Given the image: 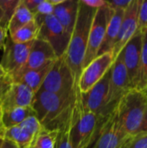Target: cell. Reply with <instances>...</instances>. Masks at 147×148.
Segmentation results:
<instances>
[{"label": "cell", "mask_w": 147, "mask_h": 148, "mask_svg": "<svg viewBox=\"0 0 147 148\" xmlns=\"http://www.w3.org/2000/svg\"><path fill=\"white\" fill-rule=\"evenodd\" d=\"M79 88L67 94H53L39 90L34 95L31 107L42 127L57 131L71 116Z\"/></svg>", "instance_id": "cell-1"}, {"label": "cell", "mask_w": 147, "mask_h": 148, "mask_svg": "<svg viewBox=\"0 0 147 148\" xmlns=\"http://www.w3.org/2000/svg\"><path fill=\"white\" fill-rule=\"evenodd\" d=\"M96 10H97L85 5L79 0L76 22L70 36L68 49L64 54L66 62L69 66L77 84L82 71L88 36Z\"/></svg>", "instance_id": "cell-2"}, {"label": "cell", "mask_w": 147, "mask_h": 148, "mask_svg": "<svg viewBox=\"0 0 147 148\" xmlns=\"http://www.w3.org/2000/svg\"><path fill=\"white\" fill-rule=\"evenodd\" d=\"M104 117H100L83 107L79 91L71 116L70 140L72 148L90 147Z\"/></svg>", "instance_id": "cell-3"}, {"label": "cell", "mask_w": 147, "mask_h": 148, "mask_svg": "<svg viewBox=\"0 0 147 148\" xmlns=\"http://www.w3.org/2000/svg\"><path fill=\"white\" fill-rule=\"evenodd\" d=\"M120 122L129 136L138 134L147 108V96L143 90L133 88L124 94L117 103Z\"/></svg>", "instance_id": "cell-4"}, {"label": "cell", "mask_w": 147, "mask_h": 148, "mask_svg": "<svg viewBox=\"0 0 147 148\" xmlns=\"http://www.w3.org/2000/svg\"><path fill=\"white\" fill-rule=\"evenodd\" d=\"M130 137L120 122L116 104L113 110L102 119L89 148H122Z\"/></svg>", "instance_id": "cell-5"}, {"label": "cell", "mask_w": 147, "mask_h": 148, "mask_svg": "<svg viewBox=\"0 0 147 148\" xmlns=\"http://www.w3.org/2000/svg\"><path fill=\"white\" fill-rule=\"evenodd\" d=\"M34 18L39 26L37 38L49 42L57 57L62 56L68 49L71 36L65 30L54 15H36Z\"/></svg>", "instance_id": "cell-6"}, {"label": "cell", "mask_w": 147, "mask_h": 148, "mask_svg": "<svg viewBox=\"0 0 147 148\" xmlns=\"http://www.w3.org/2000/svg\"><path fill=\"white\" fill-rule=\"evenodd\" d=\"M76 87L78 84L75 82L74 75L63 55L54 62L40 90L53 94H67Z\"/></svg>", "instance_id": "cell-7"}, {"label": "cell", "mask_w": 147, "mask_h": 148, "mask_svg": "<svg viewBox=\"0 0 147 148\" xmlns=\"http://www.w3.org/2000/svg\"><path fill=\"white\" fill-rule=\"evenodd\" d=\"M111 14L112 10L107 6V4L96 10L88 36V46L83 61L82 69L98 56L99 50L105 37L107 26Z\"/></svg>", "instance_id": "cell-8"}, {"label": "cell", "mask_w": 147, "mask_h": 148, "mask_svg": "<svg viewBox=\"0 0 147 148\" xmlns=\"http://www.w3.org/2000/svg\"><path fill=\"white\" fill-rule=\"evenodd\" d=\"M142 42L143 33L137 29L136 33L128 41L120 53L122 56L124 65L127 71L130 89H139Z\"/></svg>", "instance_id": "cell-9"}, {"label": "cell", "mask_w": 147, "mask_h": 148, "mask_svg": "<svg viewBox=\"0 0 147 148\" xmlns=\"http://www.w3.org/2000/svg\"><path fill=\"white\" fill-rule=\"evenodd\" d=\"M110 75L111 68L89 91L87 93H81L83 107L100 117H104L111 112H108L107 109Z\"/></svg>", "instance_id": "cell-10"}, {"label": "cell", "mask_w": 147, "mask_h": 148, "mask_svg": "<svg viewBox=\"0 0 147 148\" xmlns=\"http://www.w3.org/2000/svg\"><path fill=\"white\" fill-rule=\"evenodd\" d=\"M34 41L26 43H16L11 40L9 35L7 36L0 62L1 67L7 75H11L24 66Z\"/></svg>", "instance_id": "cell-11"}, {"label": "cell", "mask_w": 147, "mask_h": 148, "mask_svg": "<svg viewBox=\"0 0 147 148\" xmlns=\"http://www.w3.org/2000/svg\"><path fill=\"white\" fill-rule=\"evenodd\" d=\"M130 89L126 69L124 65L120 54L115 58L111 67L107 109L108 112L116 106L120 98Z\"/></svg>", "instance_id": "cell-12"}, {"label": "cell", "mask_w": 147, "mask_h": 148, "mask_svg": "<svg viewBox=\"0 0 147 148\" xmlns=\"http://www.w3.org/2000/svg\"><path fill=\"white\" fill-rule=\"evenodd\" d=\"M113 63L112 52L98 56L87 67H85L78 81V88L81 93L89 91L110 69Z\"/></svg>", "instance_id": "cell-13"}, {"label": "cell", "mask_w": 147, "mask_h": 148, "mask_svg": "<svg viewBox=\"0 0 147 148\" xmlns=\"http://www.w3.org/2000/svg\"><path fill=\"white\" fill-rule=\"evenodd\" d=\"M141 0H132L124 12L118 36L112 50L113 61L138 29V12Z\"/></svg>", "instance_id": "cell-14"}, {"label": "cell", "mask_w": 147, "mask_h": 148, "mask_svg": "<svg viewBox=\"0 0 147 148\" xmlns=\"http://www.w3.org/2000/svg\"><path fill=\"white\" fill-rule=\"evenodd\" d=\"M0 97L3 112H5L17 108L31 106L34 99V93L24 84L11 82Z\"/></svg>", "instance_id": "cell-15"}, {"label": "cell", "mask_w": 147, "mask_h": 148, "mask_svg": "<svg viewBox=\"0 0 147 148\" xmlns=\"http://www.w3.org/2000/svg\"><path fill=\"white\" fill-rule=\"evenodd\" d=\"M57 58L58 57L56 56L53 48L49 45V42L44 40L36 38L33 42L26 63L16 72L39 69L45 65L55 61Z\"/></svg>", "instance_id": "cell-16"}, {"label": "cell", "mask_w": 147, "mask_h": 148, "mask_svg": "<svg viewBox=\"0 0 147 148\" xmlns=\"http://www.w3.org/2000/svg\"><path fill=\"white\" fill-rule=\"evenodd\" d=\"M54 62L45 65L44 67L39 69L21 71L8 75L10 77L12 82L22 83L29 87L33 91L35 95V94H36L40 90L45 77L47 76L48 73L53 66Z\"/></svg>", "instance_id": "cell-17"}, {"label": "cell", "mask_w": 147, "mask_h": 148, "mask_svg": "<svg viewBox=\"0 0 147 148\" xmlns=\"http://www.w3.org/2000/svg\"><path fill=\"white\" fill-rule=\"evenodd\" d=\"M78 9L79 0H63L54 9L53 15L70 36L76 22Z\"/></svg>", "instance_id": "cell-18"}, {"label": "cell", "mask_w": 147, "mask_h": 148, "mask_svg": "<svg viewBox=\"0 0 147 148\" xmlns=\"http://www.w3.org/2000/svg\"><path fill=\"white\" fill-rule=\"evenodd\" d=\"M124 12L125 10H112V14L110 16L109 21L107 26L105 37L101 46V49L99 50L98 56L103 55L107 52H112L116 38L119 34V30L120 28Z\"/></svg>", "instance_id": "cell-19"}, {"label": "cell", "mask_w": 147, "mask_h": 148, "mask_svg": "<svg viewBox=\"0 0 147 148\" xmlns=\"http://www.w3.org/2000/svg\"><path fill=\"white\" fill-rule=\"evenodd\" d=\"M30 116H36V112L31 106L25 108H17L3 112V127L4 129H8L18 126Z\"/></svg>", "instance_id": "cell-20"}, {"label": "cell", "mask_w": 147, "mask_h": 148, "mask_svg": "<svg viewBox=\"0 0 147 148\" xmlns=\"http://www.w3.org/2000/svg\"><path fill=\"white\" fill-rule=\"evenodd\" d=\"M3 136L4 139L13 141L19 148H29L36 139L34 135H32L19 125L8 129H4Z\"/></svg>", "instance_id": "cell-21"}, {"label": "cell", "mask_w": 147, "mask_h": 148, "mask_svg": "<svg viewBox=\"0 0 147 148\" xmlns=\"http://www.w3.org/2000/svg\"><path fill=\"white\" fill-rule=\"evenodd\" d=\"M34 19V15L27 9L23 0H19V3L13 13L8 26V35H12L17 29L29 23Z\"/></svg>", "instance_id": "cell-22"}, {"label": "cell", "mask_w": 147, "mask_h": 148, "mask_svg": "<svg viewBox=\"0 0 147 148\" xmlns=\"http://www.w3.org/2000/svg\"><path fill=\"white\" fill-rule=\"evenodd\" d=\"M39 26L35 20H31L29 23L17 29L12 35H9L11 40L16 43H26L36 40L38 36Z\"/></svg>", "instance_id": "cell-23"}, {"label": "cell", "mask_w": 147, "mask_h": 148, "mask_svg": "<svg viewBox=\"0 0 147 148\" xmlns=\"http://www.w3.org/2000/svg\"><path fill=\"white\" fill-rule=\"evenodd\" d=\"M19 0H0V26L8 32V26L10 18Z\"/></svg>", "instance_id": "cell-24"}, {"label": "cell", "mask_w": 147, "mask_h": 148, "mask_svg": "<svg viewBox=\"0 0 147 148\" xmlns=\"http://www.w3.org/2000/svg\"><path fill=\"white\" fill-rule=\"evenodd\" d=\"M71 116L57 130V134H56V138L55 140L54 148H72L71 140H70Z\"/></svg>", "instance_id": "cell-25"}, {"label": "cell", "mask_w": 147, "mask_h": 148, "mask_svg": "<svg viewBox=\"0 0 147 148\" xmlns=\"http://www.w3.org/2000/svg\"><path fill=\"white\" fill-rule=\"evenodd\" d=\"M56 134H57V131H49L43 128L41 131V133L36 137L30 147L54 148Z\"/></svg>", "instance_id": "cell-26"}, {"label": "cell", "mask_w": 147, "mask_h": 148, "mask_svg": "<svg viewBox=\"0 0 147 148\" xmlns=\"http://www.w3.org/2000/svg\"><path fill=\"white\" fill-rule=\"evenodd\" d=\"M147 88V31L143 33V42L140 57V76L139 89L145 90Z\"/></svg>", "instance_id": "cell-27"}, {"label": "cell", "mask_w": 147, "mask_h": 148, "mask_svg": "<svg viewBox=\"0 0 147 148\" xmlns=\"http://www.w3.org/2000/svg\"><path fill=\"white\" fill-rule=\"evenodd\" d=\"M19 126L22 127L23 128H24L25 130H27L29 133H30L35 137H36L41 133V131L43 129L42 126L37 120L36 116H30V117L27 118Z\"/></svg>", "instance_id": "cell-28"}, {"label": "cell", "mask_w": 147, "mask_h": 148, "mask_svg": "<svg viewBox=\"0 0 147 148\" xmlns=\"http://www.w3.org/2000/svg\"><path fill=\"white\" fill-rule=\"evenodd\" d=\"M122 148H147V133L131 136Z\"/></svg>", "instance_id": "cell-29"}, {"label": "cell", "mask_w": 147, "mask_h": 148, "mask_svg": "<svg viewBox=\"0 0 147 148\" xmlns=\"http://www.w3.org/2000/svg\"><path fill=\"white\" fill-rule=\"evenodd\" d=\"M138 29L142 33L147 31V0H141L138 12Z\"/></svg>", "instance_id": "cell-30"}, {"label": "cell", "mask_w": 147, "mask_h": 148, "mask_svg": "<svg viewBox=\"0 0 147 148\" xmlns=\"http://www.w3.org/2000/svg\"><path fill=\"white\" fill-rule=\"evenodd\" d=\"M54 9H55V6L52 4L50 0H42V2L37 6L34 16H36V15H40V16L53 15Z\"/></svg>", "instance_id": "cell-31"}, {"label": "cell", "mask_w": 147, "mask_h": 148, "mask_svg": "<svg viewBox=\"0 0 147 148\" xmlns=\"http://www.w3.org/2000/svg\"><path fill=\"white\" fill-rule=\"evenodd\" d=\"M132 0H113V1H107V6L113 10H126V8L131 4Z\"/></svg>", "instance_id": "cell-32"}, {"label": "cell", "mask_w": 147, "mask_h": 148, "mask_svg": "<svg viewBox=\"0 0 147 148\" xmlns=\"http://www.w3.org/2000/svg\"><path fill=\"white\" fill-rule=\"evenodd\" d=\"M85 5L98 10L101 7H104L105 5H107V1L104 0H81Z\"/></svg>", "instance_id": "cell-33"}, {"label": "cell", "mask_w": 147, "mask_h": 148, "mask_svg": "<svg viewBox=\"0 0 147 148\" xmlns=\"http://www.w3.org/2000/svg\"><path fill=\"white\" fill-rule=\"evenodd\" d=\"M23 2L25 4V6L27 7V9L33 15H35L36 8L39 5V3L42 2V0H23Z\"/></svg>", "instance_id": "cell-34"}, {"label": "cell", "mask_w": 147, "mask_h": 148, "mask_svg": "<svg viewBox=\"0 0 147 148\" xmlns=\"http://www.w3.org/2000/svg\"><path fill=\"white\" fill-rule=\"evenodd\" d=\"M11 79L10 77L6 74L3 78L0 79V96L5 92V90L8 88L10 84L11 83Z\"/></svg>", "instance_id": "cell-35"}, {"label": "cell", "mask_w": 147, "mask_h": 148, "mask_svg": "<svg viewBox=\"0 0 147 148\" xmlns=\"http://www.w3.org/2000/svg\"><path fill=\"white\" fill-rule=\"evenodd\" d=\"M0 148H19L18 146L16 144H15L13 141L10 140H7V139H4L3 140V142H2V145H1V147Z\"/></svg>", "instance_id": "cell-36"}, {"label": "cell", "mask_w": 147, "mask_h": 148, "mask_svg": "<svg viewBox=\"0 0 147 148\" xmlns=\"http://www.w3.org/2000/svg\"><path fill=\"white\" fill-rule=\"evenodd\" d=\"M8 36V32H6L1 26H0V48H3L5 43V39Z\"/></svg>", "instance_id": "cell-37"}, {"label": "cell", "mask_w": 147, "mask_h": 148, "mask_svg": "<svg viewBox=\"0 0 147 148\" xmlns=\"http://www.w3.org/2000/svg\"><path fill=\"white\" fill-rule=\"evenodd\" d=\"M139 133H147V108L146 111V114H145V116H144V119H143V121L141 123V126H140V128L138 132V134Z\"/></svg>", "instance_id": "cell-38"}, {"label": "cell", "mask_w": 147, "mask_h": 148, "mask_svg": "<svg viewBox=\"0 0 147 148\" xmlns=\"http://www.w3.org/2000/svg\"><path fill=\"white\" fill-rule=\"evenodd\" d=\"M2 117H3V109H2V101H1V97H0V135L3 134V123H2Z\"/></svg>", "instance_id": "cell-39"}, {"label": "cell", "mask_w": 147, "mask_h": 148, "mask_svg": "<svg viewBox=\"0 0 147 148\" xmlns=\"http://www.w3.org/2000/svg\"><path fill=\"white\" fill-rule=\"evenodd\" d=\"M5 75H6V73L4 72V70L3 69V68H2V67H1V65H0V79H1V78H3Z\"/></svg>", "instance_id": "cell-40"}, {"label": "cell", "mask_w": 147, "mask_h": 148, "mask_svg": "<svg viewBox=\"0 0 147 148\" xmlns=\"http://www.w3.org/2000/svg\"><path fill=\"white\" fill-rule=\"evenodd\" d=\"M3 140V134H2V135H0V147H1V145H2Z\"/></svg>", "instance_id": "cell-41"}, {"label": "cell", "mask_w": 147, "mask_h": 148, "mask_svg": "<svg viewBox=\"0 0 147 148\" xmlns=\"http://www.w3.org/2000/svg\"><path fill=\"white\" fill-rule=\"evenodd\" d=\"M143 91H144V92L146 93V96H147V88H146V89H145V90H143Z\"/></svg>", "instance_id": "cell-42"}, {"label": "cell", "mask_w": 147, "mask_h": 148, "mask_svg": "<svg viewBox=\"0 0 147 148\" xmlns=\"http://www.w3.org/2000/svg\"><path fill=\"white\" fill-rule=\"evenodd\" d=\"M29 148H34V147H29Z\"/></svg>", "instance_id": "cell-43"}]
</instances>
